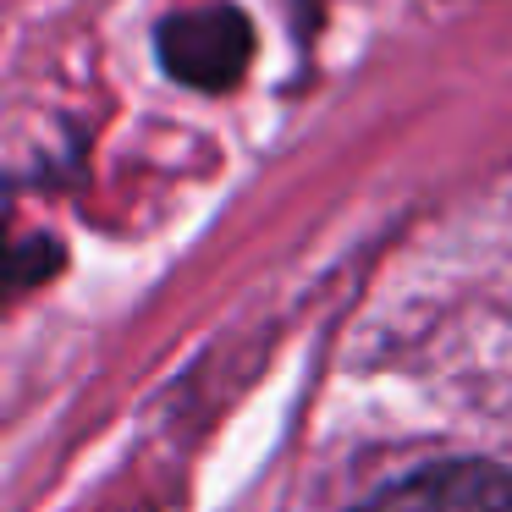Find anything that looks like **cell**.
<instances>
[{
    "mask_svg": "<svg viewBox=\"0 0 512 512\" xmlns=\"http://www.w3.org/2000/svg\"><path fill=\"white\" fill-rule=\"evenodd\" d=\"M149 45L171 83L193 94H232L254 67L259 34L237 0H199V6H177L160 17Z\"/></svg>",
    "mask_w": 512,
    "mask_h": 512,
    "instance_id": "cell-1",
    "label": "cell"
},
{
    "mask_svg": "<svg viewBox=\"0 0 512 512\" xmlns=\"http://www.w3.org/2000/svg\"><path fill=\"white\" fill-rule=\"evenodd\" d=\"M364 512H512V474L479 457H446L402 474Z\"/></svg>",
    "mask_w": 512,
    "mask_h": 512,
    "instance_id": "cell-2",
    "label": "cell"
},
{
    "mask_svg": "<svg viewBox=\"0 0 512 512\" xmlns=\"http://www.w3.org/2000/svg\"><path fill=\"white\" fill-rule=\"evenodd\" d=\"M56 265H61V248L39 237V243H23V248H17V259H12V276H17V287H28V281H39L45 270H56Z\"/></svg>",
    "mask_w": 512,
    "mask_h": 512,
    "instance_id": "cell-3",
    "label": "cell"
},
{
    "mask_svg": "<svg viewBox=\"0 0 512 512\" xmlns=\"http://www.w3.org/2000/svg\"><path fill=\"white\" fill-rule=\"evenodd\" d=\"M325 6H331V0H281V12L292 17V39H298V45H314V34H320V23H325Z\"/></svg>",
    "mask_w": 512,
    "mask_h": 512,
    "instance_id": "cell-4",
    "label": "cell"
}]
</instances>
